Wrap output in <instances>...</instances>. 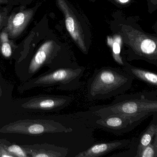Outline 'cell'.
Wrapping results in <instances>:
<instances>
[{"label": "cell", "instance_id": "1", "mask_svg": "<svg viewBox=\"0 0 157 157\" xmlns=\"http://www.w3.org/2000/svg\"><path fill=\"white\" fill-rule=\"evenodd\" d=\"M150 93L124 94L115 96L109 104L92 106L90 110L99 117L117 114L135 122H140L157 113V97Z\"/></svg>", "mask_w": 157, "mask_h": 157}, {"label": "cell", "instance_id": "2", "mask_svg": "<svg viewBox=\"0 0 157 157\" xmlns=\"http://www.w3.org/2000/svg\"><path fill=\"white\" fill-rule=\"evenodd\" d=\"M134 79L124 70L111 67L96 70L88 82L87 98L105 100L123 94L131 88Z\"/></svg>", "mask_w": 157, "mask_h": 157}, {"label": "cell", "instance_id": "3", "mask_svg": "<svg viewBox=\"0 0 157 157\" xmlns=\"http://www.w3.org/2000/svg\"><path fill=\"white\" fill-rule=\"evenodd\" d=\"M85 70L84 67L78 66L59 68L22 83L19 86L18 90L23 92L37 87L55 85H58V89L62 90H75L80 85V79Z\"/></svg>", "mask_w": 157, "mask_h": 157}, {"label": "cell", "instance_id": "4", "mask_svg": "<svg viewBox=\"0 0 157 157\" xmlns=\"http://www.w3.org/2000/svg\"><path fill=\"white\" fill-rule=\"evenodd\" d=\"M71 128L54 120L23 119L7 124L0 128V134H18L39 136L48 133H70Z\"/></svg>", "mask_w": 157, "mask_h": 157}, {"label": "cell", "instance_id": "5", "mask_svg": "<svg viewBox=\"0 0 157 157\" xmlns=\"http://www.w3.org/2000/svg\"><path fill=\"white\" fill-rule=\"evenodd\" d=\"M135 57L157 66L156 39L132 28L123 30Z\"/></svg>", "mask_w": 157, "mask_h": 157}, {"label": "cell", "instance_id": "6", "mask_svg": "<svg viewBox=\"0 0 157 157\" xmlns=\"http://www.w3.org/2000/svg\"><path fill=\"white\" fill-rule=\"evenodd\" d=\"M72 100L70 96L43 94L31 97L21 106L26 110L35 112H53L68 106Z\"/></svg>", "mask_w": 157, "mask_h": 157}, {"label": "cell", "instance_id": "7", "mask_svg": "<svg viewBox=\"0 0 157 157\" xmlns=\"http://www.w3.org/2000/svg\"><path fill=\"white\" fill-rule=\"evenodd\" d=\"M57 3L65 15V23L68 32L80 50L84 54H87L88 49L85 44V36L77 15L66 0H57Z\"/></svg>", "mask_w": 157, "mask_h": 157}, {"label": "cell", "instance_id": "8", "mask_svg": "<svg viewBox=\"0 0 157 157\" xmlns=\"http://www.w3.org/2000/svg\"><path fill=\"white\" fill-rule=\"evenodd\" d=\"M140 124L120 115L112 114L100 117L94 122V125L115 135L121 136L132 131Z\"/></svg>", "mask_w": 157, "mask_h": 157}, {"label": "cell", "instance_id": "9", "mask_svg": "<svg viewBox=\"0 0 157 157\" xmlns=\"http://www.w3.org/2000/svg\"><path fill=\"white\" fill-rule=\"evenodd\" d=\"M21 146L29 157H65L69 151L67 148L47 143Z\"/></svg>", "mask_w": 157, "mask_h": 157}, {"label": "cell", "instance_id": "10", "mask_svg": "<svg viewBox=\"0 0 157 157\" xmlns=\"http://www.w3.org/2000/svg\"><path fill=\"white\" fill-rule=\"evenodd\" d=\"M131 141L129 140H116L95 144L84 151L78 153L76 157H98L105 155L113 151L128 147Z\"/></svg>", "mask_w": 157, "mask_h": 157}, {"label": "cell", "instance_id": "11", "mask_svg": "<svg viewBox=\"0 0 157 157\" xmlns=\"http://www.w3.org/2000/svg\"><path fill=\"white\" fill-rule=\"evenodd\" d=\"M54 49L53 41H47L42 44L31 60L28 72L35 74L43 66L49 64L53 58Z\"/></svg>", "mask_w": 157, "mask_h": 157}, {"label": "cell", "instance_id": "12", "mask_svg": "<svg viewBox=\"0 0 157 157\" xmlns=\"http://www.w3.org/2000/svg\"><path fill=\"white\" fill-rule=\"evenodd\" d=\"M33 13V10H28L12 15L7 26L10 36L15 37L20 35L31 20Z\"/></svg>", "mask_w": 157, "mask_h": 157}, {"label": "cell", "instance_id": "13", "mask_svg": "<svg viewBox=\"0 0 157 157\" xmlns=\"http://www.w3.org/2000/svg\"><path fill=\"white\" fill-rule=\"evenodd\" d=\"M124 61L123 70L134 78L137 79L146 83L157 87V75L154 72L146 70L144 69L136 67Z\"/></svg>", "mask_w": 157, "mask_h": 157}, {"label": "cell", "instance_id": "14", "mask_svg": "<svg viewBox=\"0 0 157 157\" xmlns=\"http://www.w3.org/2000/svg\"><path fill=\"white\" fill-rule=\"evenodd\" d=\"M156 134H157V124L151 122L140 137L136 153L149 145Z\"/></svg>", "mask_w": 157, "mask_h": 157}, {"label": "cell", "instance_id": "15", "mask_svg": "<svg viewBox=\"0 0 157 157\" xmlns=\"http://www.w3.org/2000/svg\"><path fill=\"white\" fill-rule=\"evenodd\" d=\"M136 157H157V134L147 146L137 152Z\"/></svg>", "mask_w": 157, "mask_h": 157}, {"label": "cell", "instance_id": "16", "mask_svg": "<svg viewBox=\"0 0 157 157\" xmlns=\"http://www.w3.org/2000/svg\"><path fill=\"white\" fill-rule=\"evenodd\" d=\"M0 40L1 42L0 49L2 56L7 58L10 57L12 55V48L9 42L8 33L5 32L2 33L0 35Z\"/></svg>", "mask_w": 157, "mask_h": 157}, {"label": "cell", "instance_id": "17", "mask_svg": "<svg viewBox=\"0 0 157 157\" xmlns=\"http://www.w3.org/2000/svg\"><path fill=\"white\" fill-rule=\"evenodd\" d=\"M7 150L13 157H29V155L21 145L13 144L10 142L5 145Z\"/></svg>", "mask_w": 157, "mask_h": 157}, {"label": "cell", "instance_id": "18", "mask_svg": "<svg viewBox=\"0 0 157 157\" xmlns=\"http://www.w3.org/2000/svg\"><path fill=\"white\" fill-rule=\"evenodd\" d=\"M121 39L119 37H117L113 41V43L109 44L110 45L112 46L113 56L114 59L116 62H117L119 65L124 66V61L122 58L120 56L121 52V45H120Z\"/></svg>", "mask_w": 157, "mask_h": 157}, {"label": "cell", "instance_id": "19", "mask_svg": "<svg viewBox=\"0 0 157 157\" xmlns=\"http://www.w3.org/2000/svg\"><path fill=\"white\" fill-rule=\"evenodd\" d=\"M7 140L0 142V157H14L6 149L5 145L10 143Z\"/></svg>", "mask_w": 157, "mask_h": 157}, {"label": "cell", "instance_id": "20", "mask_svg": "<svg viewBox=\"0 0 157 157\" xmlns=\"http://www.w3.org/2000/svg\"><path fill=\"white\" fill-rule=\"evenodd\" d=\"M117 3L121 4H126L129 3L130 0H114Z\"/></svg>", "mask_w": 157, "mask_h": 157}, {"label": "cell", "instance_id": "21", "mask_svg": "<svg viewBox=\"0 0 157 157\" xmlns=\"http://www.w3.org/2000/svg\"><path fill=\"white\" fill-rule=\"evenodd\" d=\"M2 89L1 85L0 84V97L2 96Z\"/></svg>", "mask_w": 157, "mask_h": 157}, {"label": "cell", "instance_id": "22", "mask_svg": "<svg viewBox=\"0 0 157 157\" xmlns=\"http://www.w3.org/2000/svg\"><path fill=\"white\" fill-rule=\"evenodd\" d=\"M6 140V139H0V142L4 141V140Z\"/></svg>", "mask_w": 157, "mask_h": 157}, {"label": "cell", "instance_id": "23", "mask_svg": "<svg viewBox=\"0 0 157 157\" xmlns=\"http://www.w3.org/2000/svg\"><path fill=\"white\" fill-rule=\"evenodd\" d=\"M1 16L0 15V20H1Z\"/></svg>", "mask_w": 157, "mask_h": 157}, {"label": "cell", "instance_id": "24", "mask_svg": "<svg viewBox=\"0 0 157 157\" xmlns=\"http://www.w3.org/2000/svg\"><path fill=\"white\" fill-rule=\"evenodd\" d=\"M92 0H90V1H91Z\"/></svg>", "mask_w": 157, "mask_h": 157}]
</instances>
